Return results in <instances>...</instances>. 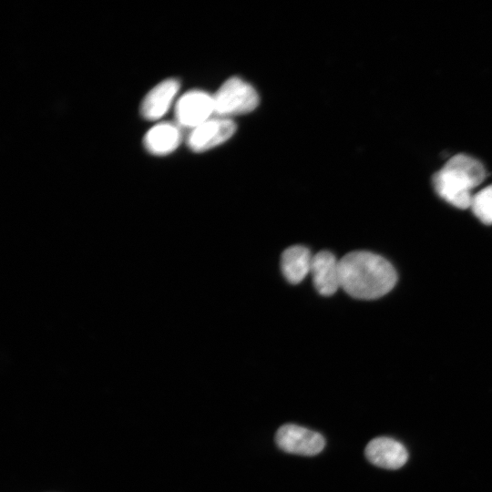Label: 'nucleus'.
Instances as JSON below:
<instances>
[{"label": "nucleus", "instance_id": "obj_6", "mask_svg": "<svg viewBox=\"0 0 492 492\" xmlns=\"http://www.w3.org/2000/svg\"><path fill=\"white\" fill-rule=\"evenodd\" d=\"M275 440L283 451L302 456L316 455L323 450L325 444L319 433L296 425L281 426Z\"/></svg>", "mask_w": 492, "mask_h": 492}, {"label": "nucleus", "instance_id": "obj_1", "mask_svg": "<svg viewBox=\"0 0 492 492\" xmlns=\"http://www.w3.org/2000/svg\"><path fill=\"white\" fill-rule=\"evenodd\" d=\"M340 286L356 299L384 296L395 286L397 274L384 257L366 251H354L339 260Z\"/></svg>", "mask_w": 492, "mask_h": 492}, {"label": "nucleus", "instance_id": "obj_8", "mask_svg": "<svg viewBox=\"0 0 492 492\" xmlns=\"http://www.w3.org/2000/svg\"><path fill=\"white\" fill-rule=\"evenodd\" d=\"M310 272L316 291L323 296H331L341 287L339 260L329 251L313 256Z\"/></svg>", "mask_w": 492, "mask_h": 492}, {"label": "nucleus", "instance_id": "obj_11", "mask_svg": "<svg viewBox=\"0 0 492 492\" xmlns=\"http://www.w3.org/2000/svg\"><path fill=\"white\" fill-rule=\"evenodd\" d=\"M313 255L308 248L293 245L282 254L281 268L284 278L292 284L300 283L311 272Z\"/></svg>", "mask_w": 492, "mask_h": 492}, {"label": "nucleus", "instance_id": "obj_5", "mask_svg": "<svg viewBox=\"0 0 492 492\" xmlns=\"http://www.w3.org/2000/svg\"><path fill=\"white\" fill-rule=\"evenodd\" d=\"M236 130L230 118H211L191 129L187 145L193 152L207 151L227 141Z\"/></svg>", "mask_w": 492, "mask_h": 492}, {"label": "nucleus", "instance_id": "obj_10", "mask_svg": "<svg viewBox=\"0 0 492 492\" xmlns=\"http://www.w3.org/2000/svg\"><path fill=\"white\" fill-rule=\"evenodd\" d=\"M181 132L178 125L161 122L148 130L143 138L145 149L154 156L173 152L180 144Z\"/></svg>", "mask_w": 492, "mask_h": 492}, {"label": "nucleus", "instance_id": "obj_7", "mask_svg": "<svg viewBox=\"0 0 492 492\" xmlns=\"http://www.w3.org/2000/svg\"><path fill=\"white\" fill-rule=\"evenodd\" d=\"M180 83L176 78H167L152 87L141 101L139 112L147 120L162 118L172 105Z\"/></svg>", "mask_w": 492, "mask_h": 492}, {"label": "nucleus", "instance_id": "obj_12", "mask_svg": "<svg viewBox=\"0 0 492 492\" xmlns=\"http://www.w3.org/2000/svg\"><path fill=\"white\" fill-rule=\"evenodd\" d=\"M470 208L475 216L484 224H492V185L473 195Z\"/></svg>", "mask_w": 492, "mask_h": 492}, {"label": "nucleus", "instance_id": "obj_2", "mask_svg": "<svg viewBox=\"0 0 492 492\" xmlns=\"http://www.w3.org/2000/svg\"><path fill=\"white\" fill-rule=\"evenodd\" d=\"M486 178L483 165L476 159L458 154L452 157L433 176V186L436 193L449 204L458 208H470L472 190Z\"/></svg>", "mask_w": 492, "mask_h": 492}, {"label": "nucleus", "instance_id": "obj_3", "mask_svg": "<svg viewBox=\"0 0 492 492\" xmlns=\"http://www.w3.org/2000/svg\"><path fill=\"white\" fill-rule=\"evenodd\" d=\"M215 115L228 118L254 110L259 104L255 88L241 77L227 79L213 96Z\"/></svg>", "mask_w": 492, "mask_h": 492}, {"label": "nucleus", "instance_id": "obj_4", "mask_svg": "<svg viewBox=\"0 0 492 492\" xmlns=\"http://www.w3.org/2000/svg\"><path fill=\"white\" fill-rule=\"evenodd\" d=\"M174 112L179 126L193 129L215 114L213 96L202 90L188 91L177 100Z\"/></svg>", "mask_w": 492, "mask_h": 492}, {"label": "nucleus", "instance_id": "obj_9", "mask_svg": "<svg viewBox=\"0 0 492 492\" xmlns=\"http://www.w3.org/2000/svg\"><path fill=\"white\" fill-rule=\"evenodd\" d=\"M365 456L372 464L386 469L400 468L408 458L403 444L385 436L371 440L365 447Z\"/></svg>", "mask_w": 492, "mask_h": 492}]
</instances>
